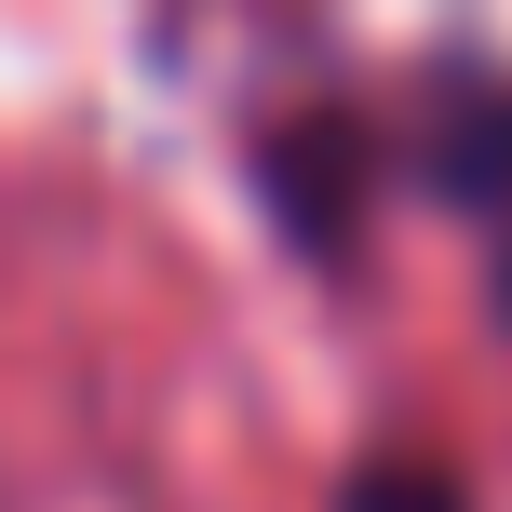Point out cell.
Listing matches in <instances>:
<instances>
[{
  "mask_svg": "<svg viewBox=\"0 0 512 512\" xmlns=\"http://www.w3.org/2000/svg\"><path fill=\"white\" fill-rule=\"evenodd\" d=\"M499 310H512V256H499Z\"/></svg>",
  "mask_w": 512,
  "mask_h": 512,
  "instance_id": "cell-3",
  "label": "cell"
},
{
  "mask_svg": "<svg viewBox=\"0 0 512 512\" xmlns=\"http://www.w3.org/2000/svg\"><path fill=\"white\" fill-rule=\"evenodd\" d=\"M432 176H445V189H472V203H499V189H512V95H499V81H472V95L445 81V135H432Z\"/></svg>",
  "mask_w": 512,
  "mask_h": 512,
  "instance_id": "cell-1",
  "label": "cell"
},
{
  "mask_svg": "<svg viewBox=\"0 0 512 512\" xmlns=\"http://www.w3.org/2000/svg\"><path fill=\"white\" fill-rule=\"evenodd\" d=\"M351 512H472V499L445 486L432 459H378V472H364V486H351Z\"/></svg>",
  "mask_w": 512,
  "mask_h": 512,
  "instance_id": "cell-2",
  "label": "cell"
}]
</instances>
